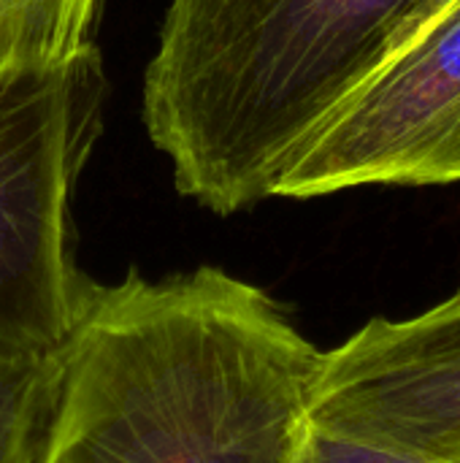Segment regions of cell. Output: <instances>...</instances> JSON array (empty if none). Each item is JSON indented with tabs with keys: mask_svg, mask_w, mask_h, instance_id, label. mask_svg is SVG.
<instances>
[{
	"mask_svg": "<svg viewBox=\"0 0 460 463\" xmlns=\"http://www.w3.org/2000/svg\"><path fill=\"white\" fill-rule=\"evenodd\" d=\"M309 423L426 463H460V290L374 317L323 353Z\"/></svg>",
	"mask_w": 460,
	"mask_h": 463,
	"instance_id": "5",
	"label": "cell"
},
{
	"mask_svg": "<svg viewBox=\"0 0 460 463\" xmlns=\"http://www.w3.org/2000/svg\"><path fill=\"white\" fill-rule=\"evenodd\" d=\"M450 0H168L141 119L174 187L230 217Z\"/></svg>",
	"mask_w": 460,
	"mask_h": 463,
	"instance_id": "2",
	"label": "cell"
},
{
	"mask_svg": "<svg viewBox=\"0 0 460 463\" xmlns=\"http://www.w3.org/2000/svg\"><path fill=\"white\" fill-rule=\"evenodd\" d=\"M103 5L106 0H0V84L98 49Z\"/></svg>",
	"mask_w": 460,
	"mask_h": 463,
	"instance_id": "6",
	"label": "cell"
},
{
	"mask_svg": "<svg viewBox=\"0 0 460 463\" xmlns=\"http://www.w3.org/2000/svg\"><path fill=\"white\" fill-rule=\"evenodd\" d=\"M98 49L0 84V353L68 339L87 279L73 260V193L103 130Z\"/></svg>",
	"mask_w": 460,
	"mask_h": 463,
	"instance_id": "3",
	"label": "cell"
},
{
	"mask_svg": "<svg viewBox=\"0 0 460 463\" xmlns=\"http://www.w3.org/2000/svg\"><path fill=\"white\" fill-rule=\"evenodd\" d=\"M298 463H426L409 456H401L396 450L344 437L328 429H320L306 420L304 437H301V450Z\"/></svg>",
	"mask_w": 460,
	"mask_h": 463,
	"instance_id": "8",
	"label": "cell"
},
{
	"mask_svg": "<svg viewBox=\"0 0 460 463\" xmlns=\"http://www.w3.org/2000/svg\"><path fill=\"white\" fill-rule=\"evenodd\" d=\"M60 372V350L0 353V463H41Z\"/></svg>",
	"mask_w": 460,
	"mask_h": 463,
	"instance_id": "7",
	"label": "cell"
},
{
	"mask_svg": "<svg viewBox=\"0 0 460 463\" xmlns=\"http://www.w3.org/2000/svg\"><path fill=\"white\" fill-rule=\"evenodd\" d=\"M41 463H298L323 350L220 269L87 279Z\"/></svg>",
	"mask_w": 460,
	"mask_h": 463,
	"instance_id": "1",
	"label": "cell"
},
{
	"mask_svg": "<svg viewBox=\"0 0 460 463\" xmlns=\"http://www.w3.org/2000/svg\"><path fill=\"white\" fill-rule=\"evenodd\" d=\"M460 182V0L399 49L287 165L274 198Z\"/></svg>",
	"mask_w": 460,
	"mask_h": 463,
	"instance_id": "4",
	"label": "cell"
}]
</instances>
